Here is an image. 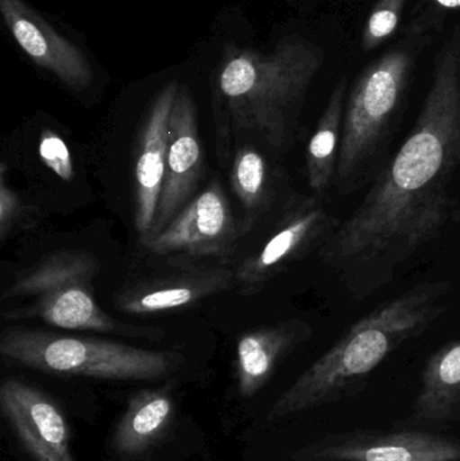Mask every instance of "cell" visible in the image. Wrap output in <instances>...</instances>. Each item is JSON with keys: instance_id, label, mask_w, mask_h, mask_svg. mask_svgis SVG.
<instances>
[{"instance_id": "obj_1", "label": "cell", "mask_w": 460, "mask_h": 461, "mask_svg": "<svg viewBox=\"0 0 460 461\" xmlns=\"http://www.w3.org/2000/svg\"><path fill=\"white\" fill-rule=\"evenodd\" d=\"M460 221V26L445 41L418 121L347 219L319 249L356 300L388 287Z\"/></svg>"}, {"instance_id": "obj_2", "label": "cell", "mask_w": 460, "mask_h": 461, "mask_svg": "<svg viewBox=\"0 0 460 461\" xmlns=\"http://www.w3.org/2000/svg\"><path fill=\"white\" fill-rule=\"evenodd\" d=\"M450 289L447 281L416 285L362 317L280 395L269 421L361 393L396 349L423 335L447 311Z\"/></svg>"}, {"instance_id": "obj_3", "label": "cell", "mask_w": 460, "mask_h": 461, "mask_svg": "<svg viewBox=\"0 0 460 461\" xmlns=\"http://www.w3.org/2000/svg\"><path fill=\"white\" fill-rule=\"evenodd\" d=\"M323 64V50L296 35L269 53L227 46L218 75L227 118L235 129L259 132L270 145L285 149Z\"/></svg>"}, {"instance_id": "obj_4", "label": "cell", "mask_w": 460, "mask_h": 461, "mask_svg": "<svg viewBox=\"0 0 460 461\" xmlns=\"http://www.w3.org/2000/svg\"><path fill=\"white\" fill-rule=\"evenodd\" d=\"M102 263L86 249H59L23 271L3 292L2 301H21L3 317L40 320L68 330H95L131 338H151L156 330L118 321L103 311L95 294Z\"/></svg>"}, {"instance_id": "obj_5", "label": "cell", "mask_w": 460, "mask_h": 461, "mask_svg": "<svg viewBox=\"0 0 460 461\" xmlns=\"http://www.w3.org/2000/svg\"><path fill=\"white\" fill-rule=\"evenodd\" d=\"M424 40L408 35L407 41L370 62L347 92L335 178L339 194L358 189L383 150L410 88L419 43Z\"/></svg>"}, {"instance_id": "obj_6", "label": "cell", "mask_w": 460, "mask_h": 461, "mask_svg": "<svg viewBox=\"0 0 460 461\" xmlns=\"http://www.w3.org/2000/svg\"><path fill=\"white\" fill-rule=\"evenodd\" d=\"M0 354L5 362L19 367L104 381H157L183 362L172 351L19 327L3 330Z\"/></svg>"}, {"instance_id": "obj_7", "label": "cell", "mask_w": 460, "mask_h": 461, "mask_svg": "<svg viewBox=\"0 0 460 461\" xmlns=\"http://www.w3.org/2000/svg\"><path fill=\"white\" fill-rule=\"evenodd\" d=\"M338 224L339 221L324 207L323 197H302L284 213L266 243L243 260L235 271V285L246 295L261 292L291 263L319 251Z\"/></svg>"}, {"instance_id": "obj_8", "label": "cell", "mask_w": 460, "mask_h": 461, "mask_svg": "<svg viewBox=\"0 0 460 461\" xmlns=\"http://www.w3.org/2000/svg\"><path fill=\"white\" fill-rule=\"evenodd\" d=\"M242 235L223 186L213 178L161 232L140 241L151 254L221 258L232 254Z\"/></svg>"}, {"instance_id": "obj_9", "label": "cell", "mask_w": 460, "mask_h": 461, "mask_svg": "<svg viewBox=\"0 0 460 461\" xmlns=\"http://www.w3.org/2000/svg\"><path fill=\"white\" fill-rule=\"evenodd\" d=\"M307 461H460V440L419 430H354L297 452Z\"/></svg>"}, {"instance_id": "obj_10", "label": "cell", "mask_w": 460, "mask_h": 461, "mask_svg": "<svg viewBox=\"0 0 460 461\" xmlns=\"http://www.w3.org/2000/svg\"><path fill=\"white\" fill-rule=\"evenodd\" d=\"M203 169L204 154L200 143L196 105L189 89L180 86L170 115L164 186L153 227L145 236L161 232L194 199Z\"/></svg>"}, {"instance_id": "obj_11", "label": "cell", "mask_w": 460, "mask_h": 461, "mask_svg": "<svg viewBox=\"0 0 460 461\" xmlns=\"http://www.w3.org/2000/svg\"><path fill=\"white\" fill-rule=\"evenodd\" d=\"M0 411L32 460L76 461L67 420L50 397L18 379H5L0 386Z\"/></svg>"}, {"instance_id": "obj_12", "label": "cell", "mask_w": 460, "mask_h": 461, "mask_svg": "<svg viewBox=\"0 0 460 461\" xmlns=\"http://www.w3.org/2000/svg\"><path fill=\"white\" fill-rule=\"evenodd\" d=\"M0 13L19 48L37 67L72 91L80 92L91 86L94 69L84 51L24 0H0Z\"/></svg>"}, {"instance_id": "obj_13", "label": "cell", "mask_w": 460, "mask_h": 461, "mask_svg": "<svg viewBox=\"0 0 460 461\" xmlns=\"http://www.w3.org/2000/svg\"><path fill=\"white\" fill-rule=\"evenodd\" d=\"M234 285L235 273L230 268H188L123 287L113 297V305L132 316H156L196 305Z\"/></svg>"}, {"instance_id": "obj_14", "label": "cell", "mask_w": 460, "mask_h": 461, "mask_svg": "<svg viewBox=\"0 0 460 461\" xmlns=\"http://www.w3.org/2000/svg\"><path fill=\"white\" fill-rule=\"evenodd\" d=\"M177 81L167 84L146 116L135 159V229L142 236L153 227L164 186L167 138L173 104L178 91Z\"/></svg>"}, {"instance_id": "obj_15", "label": "cell", "mask_w": 460, "mask_h": 461, "mask_svg": "<svg viewBox=\"0 0 460 461\" xmlns=\"http://www.w3.org/2000/svg\"><path fill=\"white\" fill-rule=\"evenodd\" d=\"M312 328L293 319L246 332L237 343V381L239 394L256 395L267 384L278 363L300 344L310 340Z\"/></svg>"}, {"instance_id": "obj_16", "label": "cell", "mask_w": 460, "mask_h": 461, "mask_svg": "<svg viewBox=\"0 0 460 461\" xmlns=\"http://www.w3.org/2000/svg\"><path fill=\"white\" fill-rule=\"evenodd\" d=\"M413 417L420 421L460 422V340L446 344L426 363Z\"/></svg>"}, {"instance_id": "obj_17", "label": "cell", "mask_w": 460, "mask_h": 461, "mask_svg": "<svg viewBox=\"0 0 460 461\" xmlns=\"http://www.w3.org/2000/svg\"><path fill=\"white\" fill-rule=\"evenodd\" d=\"M347 92L348 80L343 76L332 89L326 108L308 142L305 169L308 185L316 196H326L327 192L335 185Z\"/></svg>"}, {"instance_id": "obj_18", "label": "cell", "mask_w": 460, "mask_h": 461, "mask_svg": "<svg viewBox=\"0 0 460 461\" xmlns=\"http://www.w3.org/2000/svg\"><path fill=\"white\" fill-rule=\"evenodd\" d=\"M173 414L175 402L165 390H145L135 395L113 433L116 452L127 457L145 454L162 438Z\"/></svg>"}, {"instance_id": "obj_19", "label": "cell", "mask_w": 460, "mask_h": 461, "mask_svg": "<svg viewBox=\"0 0 460 461\" xmlns=\"http://www.w3.org/2000/svg\"><path fill=\"white\" fill-rule=\"evenodd\" d=\"M231 188L243 210L242 230L248 232L266 212L273 199L266 159L257 149L243 146L232 159Z\"/></svg>"}, {"instance_id": "obj_20", "label": "cell", "mask_w": 460, "mask_h": 461, "mask_svg": "<svg viewBox=\"0 0 460 461\" xmlns=\"http://www.w3.org/2000/svg\"><path fill=\"white\" fill-rule=\"evenodd\" d=\"M407 3L408 0H380L374 5L362 34L365 51L375 50L396 34Z\"/></svg>"}, {"instance_id": "obj_21", "label": "cell", "mask_w": 460, "mask_h": 461, "mask_svg": "<svg viewBox=\"0 0 460 461\" xmlns=\"http://www.w3.org/2000/svg\"><path fill=\"white\" fill-rule=\"evenodd\" d=\"M32 207H27L18 194L7 184V164L0 165V240L11 235L16 227H23L26 221H32Z\"/></svg>"}, {"instance_id": "obj_22", "label": "cell", "mask_w": 460, "mask_h": 461, "mask_svg": "<svg viewBox=\"0 0 460 461\" xmlns=\"http://www.w3.org/2000/svg\"><path fill=\"white\" fill-rule=\"evenodd\" d=\"M40 157L45 167H48L57 177L69 183L75 177L72 157L67 142L53 130L45 129L41 132Z\"/></svg>"}, {"instance_id": "obj_23", "label": "cell", "mask_w": 460, "mask_h": 461, "mask_svg": "<svg viewBox=\"0 0 460 461\" xmlns=\"http://www.w3.org/2000/svg\"><path fill=\"white\" fill-rule=\"evenodd\" d=\"M456 10H460V0H421V7L410 22L408 35L426 38L431 30L437 29L446 14Z\"/></svg>"}]
</instances>
